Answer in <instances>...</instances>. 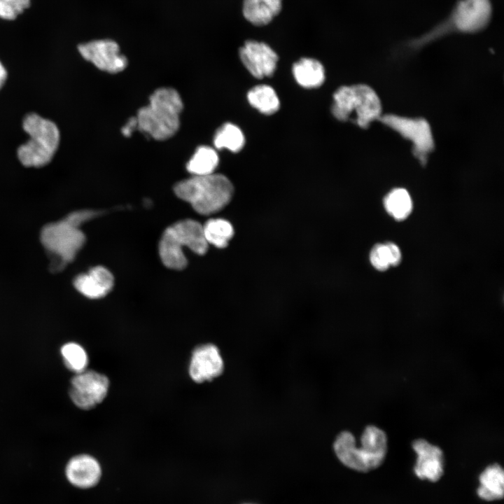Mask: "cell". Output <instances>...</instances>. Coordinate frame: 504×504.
<instances>
[{
    "mask_svg": "<svg viewBox=\"0 0 504 504\" xmlns=\"http://www.w3.org/2000/svg\"><path fill=\"white\" fill-rule=\"evenodd\" d=\"M137 128V120L136 117L130 118L122 128V133L125 136H130L132 132Z\"/></svg>",
    "mask_w": 504,
    "mask_h": 504,
    "instance_id": "obj_30",
    "label": "cell"
},
{
    "mask_svg": "<svg viewBox=\"0 0 504 504\" xmlns=\"http://www.w3.org/2000/svg\"><path fill=\"white\" fill-rule=\"evenodd\" d=\"M60 354L66 368L74 374L85 370L89 363L88 355L85 349L78 343L69 342L64 344Z\"/></svg>",
    "mask_w": 504,
    "mask_h": 504,
    "instance_id": "obj_26",
    "label": "cell"
},
{
    "mask_svg": "<svg viewBox=\"0 0 504 504\" xmlns=\"http://www.w3.org/2000/svg\"><path fill=\"white\" fill-rule=\"evenodd\" d=\"M6 78H7L6 69H5V67L2 64V63L0 62V89L4 85Z\"/></svg>",
    "mask_w": 504,
    "mask_h": 504,
    "instance_id": "obj_31",
    "label": "cell"
},
{
    "mask_svg": "<svg viewBox=\"0 0 504 504\" xmlns=\"http://www.w3.org/2000/svg\"><path fill=\"white\" fill-rule=\"evenodd\" d=\"M202 227L208 244H212L219 248L226 247L234 235L232 225L229 221L223 218L210 219Z\"/></svg>",
    "mask_w": 504,
    "mask_h": 504,
    "instance_id": "obj_24",
    "label": "cell"
},
{
    "mask_svg": "<svg viewBox=\"0 0 504 504\" xmlns=\"http://www.w3.org/2000/svg\"><path fill=\"white\" fill-rule=\"evenodd\" d=\"M113 276L111 272L102 266H96L88 272L77 275L74 280L76 289L90 299L105 296L113 286Z\"/></svg>",
    "mask_w": 504,
    "mask_h": 504,
    "instance_id": "obj_15",
    "label": "cell"
},
{
    "mask_svg": "<svg viewBox=\"0 0 504 504\" xmlns=\"http://www.w3.org/2000/svg\"><path fill=\"white\" fill-rule=\"evenodd\" d=\"M292 71L297 83L305 88H315L325 80V70L317 59L303 57L293 65Z\"/></svg>",
    "mask_w": 504,
    "mask_h": 504,
    "instance_id": "obj_19",
    "label": "cell"
},
{
    "mask_svg": "<svg viewBox=\"0 0 504 504\" xmlns=\"http://www.w3.org/2000/svg\"><path fill=\"white\" fill-rule=\"evenodd\" d=\"M239 55L245 68L256 78L270 77L276 70L278 55L264 42L246 41L239 49Z\"/></svg>",
    "mask_w": 504,
    "mask_h": 504,
    "instance_id": "obj_11",
    "label": "cell"
},
{
    "mask_svg": "<svg viewBox=\"0 0 504 504\" xmlns=\"http://www.w3.org/2000/svg\"><path fill=\"white\" fill-rule=\"evenodd\" d=\"M30 5V0H0V18L12 20Z\"/></svg>",
    "mask_w": 504,
    "mask_h": 504,
    "instance_id": "obj_28",
    "label": "cell"
},
{
    "mask_svg": "<svg viewBox=\"0 0 504 504\" xmlns=\"http://www.w3.org/2000/svg\"><path fill=\"white\" fill-rule=\"evenodd\" d=\"M224 370V361L219 349L213 344L197 346L192 351L189 375L197 383L211 381L220 376Z\"/></svg>",
    "mask_w": 504,
    "mask_h": 504,
    "instance_id": "obj_12",
    "label": "cell"
},
{
    "mask_svg": "<svg viewBox=\"0 0 504 504\" xmlns=\"http://www.w3.org/2000/svg\"><path fill=\"white\" fill-rule=\"evenodd\" d=\"M183 106L176 90L158 89L150 95L148 104L139 110L137 129L155 140H166L178 130Z\"/></svg>",
    "mask_w": 504,
    "mask_h": 504,
    "instance_id": "obj_3",
    "label": "cell"
},
{
    "mask_svg": "<svg viewBox=\"0 0 504 504\" xmlns=\"http://www.w3.org/2000/svg\"><path fill=\"white\" fill-rule=\"evenodd\" d=\"M379 120L413 145V153L423 164L434 148V140L428 122L421 118H407L395 114L381 115Z\"/></svg>",
    "mask_w": 504,
    "mask_h": 504,
    "instance_id": "obj_8",
    "label": "cell"
},
{
    "mask_svg": "<svg viewBox=\"0 0 504 504\" xmlns=\"http://www.w3.org/2000/svg\"><path fill=\"white\" fill-rule=\"evenodd\" d=\"M219 158L211 147L202 146L186 164V169L192 176H204L213 174L218 165Z\"/></svg>",
    "mask_w": 504,
    "mask_h": 504,
    "instance_id": "obj_21",
    "label": "cell"
},
{
    "mask_svg": "<svg viewBox=\"0 0 504 504\" xmlns=\"http://www.w3.org/2000/svg\"><path fill=\"white\" fill-rule=\"evenodd\" d=\"M369 258L372 267L379 272L386 271L391 267L390 252L386 242L374 244Z\"/></svg>",
    "mask_w": 504,
    "mask_h": 504,
    "instance_id": "obj_27",
    "label": "cell"
},
{
    "mask_svg": "<svg viewBox=\"0 0 504 504\" xmlns=\"http://www.w3.org/2000/svg\"><path fill=\"white\" fill-rule=\"evenodd\" d=\"M81 56L99 69L111 74L123 71L127 58L120 52L118 44L113 40H94L78 46Z\"/></svg>",
    "mask_w": 504,
    "mask_h": 504,
    "instance_id": "obj_10",
    "label": "cell"
},
{
    "mask_svg": "<svg viewBox=\"0 0 504 504\" xmlns=\"http://www.w3.org/2000/svg\"><path fill=\"white\" fill-rule=\"evenodd\" d=\"M167 229L182 249L188 247L198 255H203L207 251L209 244L204 235L203 227L197 221L183 220Z\"/></svg>",
    "mask_w": 504,
    "mask_h": 504,
    "instance_id": "obj_16",
    "label": "cell"
},
{
    "mask_svg": "<svg viewBox=\"0 0 504 504\" xmlns=\"http://www.w3.org/2000/svg\"><path fill=\"white\" fill-rule=\"evenodd\" d=\"M283 0H244V18L255 26H265L280 13Z\"/></svg>",
    "mask_w": 504,
    "mask_h": 504,
    "instance_id": "obj_17",
    "label": "cell"
},
{
    "mask_svg": "<svg viewBox=\"0 0 504 504\" xmlns=\"http://www.w3.org/2000/svg\"><path fill=\"white\" fill-rule=\"evenodd\" d=\"M249 104L265 115L276 113L280 106L275 90L267 85H259L251 88L247 94Z\"/></svg>",
    "mask_w": 504,
    "mask_h": 504,
    "instance_id": "obj_22",
    "label": "cell"
},
{
    "mask_svg": "<svg viewBox=\"0 0 504 504\" xmlns=\"http://www.w3.org/2000/svg\"><path fill=\"white\" fill-rule=\"evenodd\" d=\"M491 0H458L440 21L412 40L410 46L420 48L451 34H475L486 29L492 21Z\"/></svg>",
    "mask_w": 504,
    "mask_h": 504,
    "instance_id": "obj_1",
    "label": "cell"
},
{
    "mask_svg": "<svg viewBox=\"0 0 504 504\" xmlns=\"http://www.w3.org/2000/svg\"><path fill=\"white\" fill-rule=\"evenodd\" d=\"M391 256V267L398 266L402 260V253L399 246L392 241H386Z\"/></svg>",
    "mask_w": 504,
    "mask_h": 504,
    "instance_id": "obj_29",
    "label": "cell"
},
{
    "mask_svg": "<svg viewBox=\"0 0 504 504\" xmlns=\"http://www.w3.org/2000/svg\"><path fill=\"white\" fill-rule=\"evenodd\" d=\"M360 445L349 431L337 435L334 443L335 454L340 462L350 469L366 472L379 467L387 452L386 433L375 426H368L360 436Z\"/></svg>",
    "mask_w": 504,
    "mask_h": 504,
    "instance_id": "obj_2",
    "label": "cell"
},
{
    "mask_svg": "<svg viewBox=\"0 0 504 504\" xmlns=\"http://www.w3.org/2000/svg\"><path fill=\"white\" fill-rule=\"evenodd\" d=\"M159 255L162 263L168 268L182 270L188 262L182 248L166 229L159 243Z\"/></svg>",
    "mask_w": 504,
    "mask_h": 504,
    "instance_id": "obj_23",
    "label": "cell"
},
{
    "mask_svg": "<svg viewBox=\"0 0 504 504\" xmlns=\"http://www.w3.org/2000/svg\"><path fill=\"white\" fill-rule=\"evenodd\" d=\"M412 449L417 455L414 471L421 479L435 482L444 473V454L442 449L424 439L412 442Z\"/></svg>",
    "mask_w": 504,
    "mask_h": 504,
    "instance_id": "obj_13",
    "label": "cell"
},
{
    "mask_svg": "<svg viewBox=\"0 0 504 504\" xmlns=\"http://www.w3.org/2000/svg\"><path fill=\"white\" fill-rule=\"evenodd\" d=\"M22 127L29 139L18 148V160L27 167H41L48 164L59 146L60 134L58 127L52 121L34 113L24 118Z\"/></svg>",
    "mask_w": 504,
    "mask_h": 504,
    "instance_id": "obj_5",
    "label": "cell"
},
{
    "mask_svg": "<svg viewBox=\"0 0 504 504\" xmlns=\"http://www.w3.org/2000/svg\"><path fill=\"white\" fill-rule=\"evenodd\" d=\"M108 388L109 380L106 375L87 369L71 379L69 395L77 407L87 410L104 400Z\"/></svg>",
    "mask_w": 504,
    "mask_h": 504,
    "instance_id": "obj_9",
    "label": "cell"
},
{
    "mask_svg": "<svg viewBox=\"0 0 504 504\" xmlns=\"http://www.w3.org/2000/svg\"><path fill=\"white\" fill-rule=\"evenodd\" d=\"M214 144L218 149L226 148L237 153L244 147L245 138L237 125L227 122L218 129L214 137Z\"/></svg>",
    "mask_w": 504,
    "mask_h": 504,
    "instance_id": "obj_25",
    "label": "cell"
},
{
    "mask_svg": "<svg viewBox=\"0 0 504 504\" xmlns=\"http://www.w3.org/2000/svg\"><path fill=\"white\" fill-rule=\"evenodd\" d=\"M67 481L78 489H90L94 486L102 477V467L94 456L81 454L71 457L64 468Z\"/></svg>",
    "mask_w": 504,
    "mask_h": 504,
    "instance_id": "obj_14",
    "label": "cell"
},
{
    "mask_svg": "<svg viewBox=\"0 0 504 504\" xmlns=\"http://www.w3.org/2000/svg\"><path fill=\"white\" fill-rule=\"evenodd\" d=\"M178 197L188 202L202 215L215 214L230 202L234 187L230 179L220 174L192 176L174 186Z\"/></svg>",
    "mask_w": 504,
    "mask_h": 504,
    "instance_id": "obj_4",
    "label": "cell"
},
{
    "mask_svg": "<svg viewBox=\"0 0 504 504\" xmlns=\"http://www.w3.org/2000/svg\"><path fill=\"white\" fill-rule=\"evenodd\" d=\"M478 496L486 501L500 500L504 494V472L498 463L488 465L479 475Z\"/></svg>",
    "mask_w": 504,
    "mask_h": 504,
    "instance_id": "obj_18",
    "label": "cell"
},
{
    "mask_svg": "<svg viewBox=\"0 0 504 504\" xmlns=\"http://www.w3.org/2000/svg\"><path fill=\"white\" fill-rule=\"evenodd\" d=\"M386 211L396 220L402 221L412 213L413 204L408 191L402 188L391 190L384 198Z\"/></svg>",
    "mask_w": 504,
    "mask_h": 504,
    "instance_id": "obj_20",
    "label": "cell"
},
{
    "mask_svg": "<svg viewBox=\"0 0 504 504\" xmlns=\"http://www.w3.org/2000/svg\"><path fill=\"white\" fill-rule=\"evenodd\" d=\"M80 227L66 218L44 225L40 239L50 260H59L66 265L74 260L85 242Z\"/></svg>",
    "mask_w": 504,
    "mask_h": 504,
    "instance_id": "obj_7",
    "label": "cell"
},
{
    "mask_svg": "<svg viewBox=\"0 0 504 504\" xmlns=\"http://www.w3.org/2000/svg\"><path fill=\"white\" fill-rule=\"evenodd\" d=\"M331 112L340 121L351 120L358 127L366 129L382 113L381 101L375 91L365 84L339 88L333 94Z\"/></svg>",
    "mask_w": 504,
    "mask_h": 504,
    "instance_id": "obj_6",
    "label": "cell"
}]
</instances>
